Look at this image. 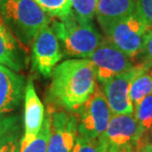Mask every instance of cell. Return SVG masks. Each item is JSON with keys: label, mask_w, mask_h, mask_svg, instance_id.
<instances>
[{"label": "cell", "mask_w": 152, "mask_h": 152, "mask_svg": "<svg viewBox=\"0 0 152 152\" xmlns=\"http://www.w3.org/2000/svg\"><path fill=\"white\" fill-rule=\"evenodd\" d=\"M22 136V121L19 115L0 117V152H20Z\"/></svg>", "instance_id": "cell-15"}, {"label": "cell", "mask_w": 152, "mask_h": 152, "mask_svg": "<svg viewBox=\"0 0 152 152\" xmlns=\"http://www.w3.org/2000/svg\"><path fill=\"white\" fill-rule=\"evenodd\" d=\"M24 105V133L20 149L25 148L34 140L42 129L45 117L44 105L39 98L32 79L27 81Z\"/></svg>", "instance_id": "cell-11"}, {"label": "cell", "mask_w": 152, "mask_h": 152, "mask_svg": "<svg viewBox=\"0 0 152 152\" xmlns=\"http://www.w3.org/2000/svg\"><path fill=\"white\" fill-rule=\"evenodd\" d=\"M32 65L44 77H50L53 69L62 59L59 41L50 25L44 27L32 42Z\"/></svg>", "instance_id": "cell-7"}, {"label": "cell", "mask_w": 152, "mask_h": 152, "mask_svg": "<svg viewBox=\"0 0 152 152\" xmlns=\"http://www.w3.org/2000/svg\"><path fill=\"white\" fill-rule=\"evenodd\" d=\"M72 152H103V150L100 146L98 139L89 140L77 135Z\"/></svg>", "instance_id": "cell-21"}, {"label": "cell", "mask_w": 152, "mask_h": 152, "mask_svg": "<svg viewBox=\"0 0 152 152\" xmlns=\"http://www.w3.org/2000/svg\"><path fill=\"white\" fill-rule=\"evenodd\" d=\"M135 11L152 29V0H136Z\"/></svg>", "instance_id": "cell-22"}, {"label": "cell", "mask_w": 152, "mask_h": 152, "mask_svg": "<svg viewBox=\"0 0 152 152\" xmlns=\"http://www.w3.org/2000/svg\"><path fill=\"white\" fill-rule=\"evenodd\" d=\"M151 31L152 29L146 22L136 11H133L109 27L104 34L106 39L133 58L140 54Z\"/></svg>", "instance_id": "cell-4"}, {"label": "cell", "mask_w": 152, "mask_h": 152, "mask_svg": "<svg viewBox=\"0 0 152 152\" xmlns=\"http://www.w3.org/2000/svg\"><path fill=\"white\" fill-rule=\"evenodd\" d=\"M138 56L140 58V63L139 64L143 65L145 68L150 70L152 68V31L148 35L143 50H142Z\"/></svg>", "instance_id": "cell-23"}, {"label": "cell", "mask_w": 152, "mask_h": 152, "mask_svg": "<svg viewBox=\"0 0 152 152\" xmlns=\"http://www.w3.org/2000/svg\"><path fill=\"white\" fill-rule=\"evenodd\" d=\"M50 111L48 109V113L45 114L42 129L37 136L29 145H27L23 149H20V152H48V140L50 135Z\"/></svg>", "instance_id": "cell-18"}, {"label": "cell", "mask_w": 152, "mask_h": 152, "mask_svg": "<svg viewBox=\"0 0 152 152\" xmlns=\"http://www.w3.org/2000/svg\"><path fill=\"white\" fill-rule=\"evenodd\" d=\"M136 123H137V133L136 142L143 136L152 126V94L142 100L133 111ZM135 142V143H136Z\"/></svg>", "instance_id": "cell-17"}, {"label": "cell", "mask_w": 152, "mask_h": 152, "mask_svg": "<svg viewBox=\"0 0 152 152\" xmlns=\"http://www.w3.org/2000/svg\"><path fill=\"white\" fill-rule=\"evenodd\" d=\"M26 84L25 76L0 64V117L8 115L19 107Z\"/></svg>", "instance_id": "cell-12"}, {"label": "cell", "mask_w": 152, "mask_h": 152, "mask_svg": "<svg viewBox=\"0 0 152 152\" xmlns=\"http://www.w3.org/2000/svg\"><path fill=\"white\" fill-rule=\"evenodd\" d=\"M142 67L141 64H136L129 70L115 76L102 84L103 92L113 115L133 114L134 108L129 96L130 84Z\"/></svg>", "instance_id": "cell-10"}, {"label": "cell", "mask_w": 152, "mask_h": 152, "mask_svg": "<svg viewBox=\"0 0 152 152\" xmlns=\"http://www.w3.org/2000/svg\"><path fill=\"white\" fill-rule=\"evenodd\" d=\"M120 152H137V151L135 150L134 146H130L129 148H126V149H124V150H121Z\"/></svg>", "instance_id": "cell-26"}, {"label": "cell", "mask_w": 152, "mask_h": 152, "mask_svg": "<svg viewBox=\"0 0 152 152\" xmlns=\"http://www.w3.org/2000/svg\"><path fill=\"white\" fill-rule=\"evenodd\" d=\"M73 14L84 22H92L96 16L99 0H69Z\"/></svg>", "instance_id": "cell-20"}, {"label": "cell", "mask_w": 152, "mask_h": 152, "mask_svg": "<svg viewBox=\"0 0 152 152\" xmlns=\"http://www.w3.org/2000/svg\"><path fill=\"white\" fill-rule=\"evenodd\" d=\"M50 17L61 20L72 13L69 0H33Z\"/></svg>", "instance_id": "cell-19"}, {"label": "cell", "mask_w": 152, "mask_h": 152, "mask_svg": "<svg viewBox=\"0 0 152 152\" xmlns=\"http://www.w3.org/2000/svg\"><path fill=\"white\" fill-rule=\"evenodd\" d=\"M0 64L19 73L26 66L24 45L18 41L0 16Z\"/></svg>", "instance_id": "cell-13"}, {"label": "cell", "mask_w": 152, "mask_h": 152, "mask_svg": "<svg viewBox=\"0 0 152 152\" xmlns=\"http://www.w3.org/2000/svg\"><path fill=\"white\" fill-rule=\"evenodd\" d=\"M145 135H146L148 143H149L151 145V147H152V126H151V129L148 130V132L145 133Z\"/></svg>", "instance_id": "cell-25"}, {"label": "cell", "mask_w": 152, "mask_h": 152, "mask_svg": "<svg viewBox=\"0 0 152 152\" xmlns=\"http://www.w3.org/2000/svg\"><path fill=\"white\" fill-rule=\"evenodd\" d=\"M137 123L133 114L112 115L106 132L98 138L103 152H120L134 146Z\"/></svg>", "instance_id": "cell-8"}, {"label": "cell", "mask_w": 152, "mask_h": 152, "mask_svg": "<svg viewBox=\"0 0 152 152\" xmlns=\"http://www.w3.org/2000/svg\"><path fill=\"white\" fill-rule=\"evenodd\" d=\"M0 16L24 47L53 20L33 0H0Z\"/></svg>", "instance_id": "cell-2"}, {"label": "cell", "mask_w": 152, "mask_h": 152, "mask_svg": "<svg viewBox=\"0 0 152 152\" xmlns=\"http://www.w3.org/2000/svg\"><path fill=\"white\" fill-rule=\"evenodd\" d=\"M135 3L136 0H99L95 17L103 32L135 11Z\"/></svg>", "instance_id": "cell-14"}, {"label": "cell", "mask_w": 152, "mask_h": 152, "mask_svg": "<svg viewBox=\"0 0 152 152\" xmlns=\"http://www.w3.org/2000/svg\"><path fill=\"white\" fill-rule=\"evenodd\" d=\"M75 115L78 120V136L95 140L106 132L113 114L103 89L97 87L92 96Z\"/></svg>", "instance_id": "cell-5"}, {"label": "cell", "mask_w": 152, "mask_h": 152, "mask_svg": "<svg viewBox=\"0 0 152 152\" xmlns=\"http://www.w3.org/2000/svg\"><path fill=\"white\" fill-rule=\"evenodd\" d=\"M134 148L137 152H152V147H151V145L148 143L146 135L145 134L134 144Z\"/></svg>", "instance_id": "cell-24"}, {"label": "cell", "mask_w": 152, "mask_h": 152, "mask_svg": "<svg viewBox=\"0 0 152 152\" xmlns=\"http://www.w3.org/2000/svg\"><path fill=\"white\" fill-rule=\"evenodd\" d=\"M95 71L97 81L101 84L109 81L134 66V62L108 39H104L88 57Z\"/></svg>", "instance_id": "cell-6"}, {"label": "cell", "mask_w": 152, "mask_h": 152, "mask_svg": "<svg viewBox=\"0 0 152 152\" xmlns=\"http://www.w3.org/2000/svg\"><path fill=\"white\" fill-rule=\"evenodd\" d=\"M50 106L76 114L97 89L95 71L88 58H70L57 64L51 74Z\"/></svg>", "instance_id": "cell-1"}, {"label": "cell", "mask_w": 152, "mask_h": 152, "mask_svg": "<svg viewBox=\"0 0 152 152\" xmlns=\"http://www.w3.org/2000/svg\"><path fill=\"white\" fill-rule=\"evenodd\" d=\"M50 111V135L48 152H72L77 139V115L64 110Z\"/></svg>", "instance_id": "cell-9"}, {"label": "cell", "mask_w": 152, "mask_h": 152, "mask_svg": "<svg viewBox=\"0 0 152 152\" xmlns=\"http://www.w3.org/2000/svg\"><path fill=\"white\" fill-rule=\"evenodd\" d=\"M143 66V65H142ZM152 94V75L149 69L144 66L134 76L130 84L129 96L132 99L133 108L137 106L145 97Z\"/></svg>", "instance_id": "cell-16"}, {"label": "cell", "mask_w": 152, "mask_h": 152, "mask_svg": "<svg viewBox=\"0 0 152 152\" xmlns=\"http://www.w3.org/2000/svg\"><path fill=\"white\" fill-rule=\"evenodd\" d=\"M151 75H152V70H151Z\"/></svg>", "instance_id": "cell-27"}, {"label": "cell", "mask_w": 152, "mask_h": 152, "mask_svg": "<svg viewBox=\"0 0 152 152\" xmlns=\"http://www.w3.org/2000/svg\"><path fill=\"white\" fill-rule=\"evenodd\" d=\"M50 26L66 56L88 58L104 39L92 22L81 21L73 12L61 20H53Z\"/></svg>", "instance_id": "cell-3"}]
</instances>
